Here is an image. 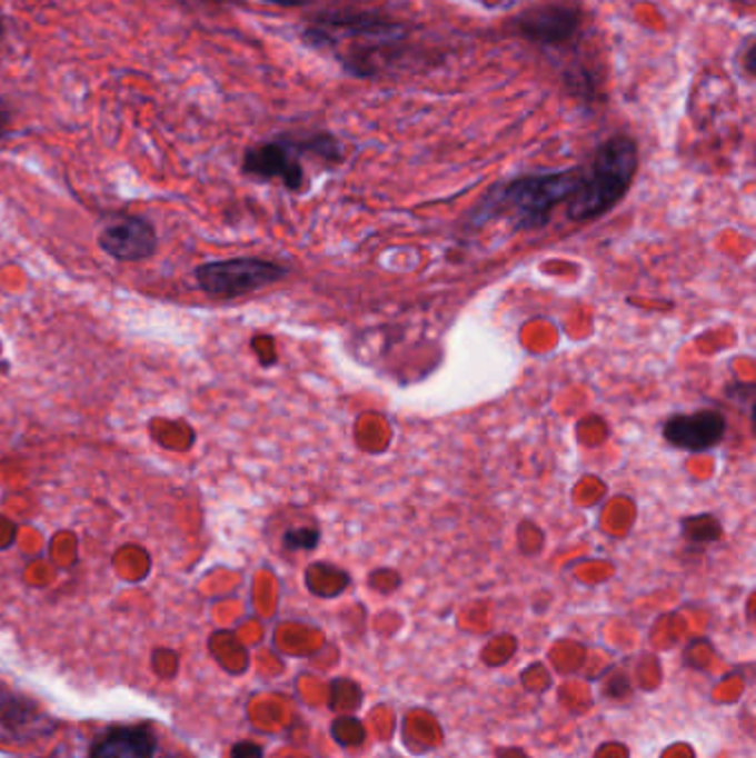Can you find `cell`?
<instances>
[{"label":"cell","instance_id":"1","mask_svg":"<svg viewBox=\"0 0 756 758\" xmlns=\"http://www.w3.org/2000/svg\"><path fill=\"white\" fill-rule=\"evenodd\" d=\"M581 167L521 176L506 184L495 187L477 209V220L508 216L515 229H541L557 205L570 200L579 187Z\"/></svg>","mask_w":756,"mask_h":758},{"label":"cell","instance_id":"2","mask_svg":"<svg viewBox=\"0 0 756 758\" xmlns=\"http://www.w3.org/2000/svg\"><path fill=\"white\" fill-rule=\"evenodd\" d=\"M639 167V149L630 136H613L597 151L568 200V218L575 222L595 220L608 213L630 189Z\"/></svg>","mask_w":756,"mask_h":758},{"label":"cell","instance_id":"3","mask_svg":"<svg viewBox=\"0 0 756 758\" xmlns=\"http://www.w3.org/2000/svg\"><path fill=\"white\" fill-rule=\"evenodd\" d=\"M305 153L318 156L327 162L342 160L340 142L329 133H316L305 140L278 138L256 144L245 153L242 169L247 176L260 180H282L287 189L298 191L305 184V169L300 162Z\"/></svg>","mask_w":756,"mask_h":758},{"label":"cell","instance_id":"4","mask_svg":"<svg viewBox=\"0 0 756 758\" xmlns=\"http://www.w3.org/2000/svg\"><path fill=\"white\" fill-rule=\"evenodd\" d=\"M287 276V269L260 258L216 260L196 269V282L211 298L233 300L269 287Z\"/></svg>","mask_w":756,"mask_h":758},{"label":"cell","instance_id":"5","mask_svg":"<svg viewBox=\"0 0 756 758\" xmlns=\"http://www.w3.org/2000/svg\"><path fill=\"white\" fill-rule=\"evenodd\" d=\"M404 27L367 13H327L318 18L307 31V44L316 49H334L345 40H367L371 44H392L401 40Z\"/></svg>","mask_w":756,"mask_h":758},{"label":"cell","instance_id":"6","mask_svg":"<svg viewBox=\"0 0 756 758\" xmlns=\"http://www.w3.org/2000/svg\"><path fill=\"white\" fill-rule=\"evenodd\" d=\"M581 27L579 9L564 2H548L526 9L517 16L515 29L521 38L537 47H561L568 44Z\"/></svg>","mask_w":756,"mask_h":758},{"label":"cell","instance_id":"7","mask_svg":"<svg viewBox=\"0 0 756 758\" xmlns=\"http://www.w3.org/2000/svg\"><path fill=\"white\" fill-rule=\"evenodd\" d=\"M56 732V721L31 699L0 688V744H31Z\"/></svg>","mask_w":756,"mask_h":758},{"label":"cell","instance_id":"8","mask_svg":"<svg viewBox=\"0 0 756 758\" xmlns=\"http://www.w3.org/2000/svg\"><path fill=\"white\" fill-rule=\"evenodd\" d=\"M98 245L118 262H140L156 253L158 236L147 218L120 216L102 227Z\"/></svg>","mask_w":756,"mask_h":758},{"label":"cell","instance_id":"9","mask_svg":"<svg viewBox=\"0 0 756 758\" xmlns=\"http://www.w3.org/2000/svg\"><path fill=\"white\" fill-rule=\"evenodd\" d=\"M726 435V417L717 410H699L693 415H679L666 421L664 437L684 450H708L717 446Z\"/></svg>","mask_w":756,"mask_h":758},{"label":"cell","instance_id":"10","mask_svg":"<svg viewBox=\"0 0 756 758\" xmlns=\"http://www.w3.org/2000/svg\"><path fill=\"white\" fill-rule=\"evenodd\" d=\"M156 737L147 726H118L93 741L89 758H153Z\"/></svg>","mask_w":756,"mask_h":758},{"label":"cell","instance_id":"11","mask_svg":"<svg viewBox=\"0 0 756 758\" xmlns=\"http://www.w3.org/2000/svg\"><path fill=\"white\" fill-rule=\"evenodd\" d=\"M287 550H314L320 541V532L316 528H291L285 532Z\"/></svg>","mask_w":756,"mask_h":758},{"label":"cell","instance_id":"12","mask_svg":"<svg viewBox=\"0 0 756 758\" xmlns=\"http://www.w3.org/2000/svg\"><path fill=\"white\" fill-rule=\"evenodd\" d=\"M231 758H265V750L253 741H240L231 748Z\"/></svg>","mask_w":756,"mask_h":758},{"label":"cell","instance_id":"13","mask_svg":"<svg viewBox=\"0 0 756 758\" xmlns=\"http://www.w3.org/2000/svg\"><path fill=\"white\" fill-rule=\"evenodd\" d=\"M9 122H11L9 109H7V104L0 100V140L7 136V131H9Z\"/></svg>","mask_w":756,"mask_h":758},{"label":"cell","instance_id":"14","mask_svg":"<svg viewBox=\"0 0 756 758\" xmlns=\"http://www.w3.org/2000/svg\"><path fill=\"white\" fill-rule=\"evenodd\" d=\"M755 44H753V40H750V44H748V49H746V71L753 76L755 73L756 64H755Z\"/></svg>","mask_w":756,"mask_h":758},{"label":"cell","instance_id":"15","mask_svg":"<svg viewBox=\"0 0 756 758\" xmlns=\"http://www.w3.org/2000/svg\"><path fill=\"white\" fill-rule=\"evenodd\" d=\"M269 4H278V7H298V4H305L307 0H265Z\"/></svg>","mask_w":756,"mask_h":758},{"label":"cell","instance_id":"16","mask_svg":"<svg viewBox=\"0 0 756 758\" xmlns=\"http://www.w3.org/2000/svg\"><path fill=\"white\" fill-rule=\"evenodd\" d=\"M2 33H4V24H2V20H0V38H2Z\"/></svg>","mask_w":756,"mask_h":758},{"label":"cell","instance_id":"17","mask_svg":"<svg viewBox=\"0 0 756 758\" xmlns=\"http://www.w3.org/2000/svg\"><path fill=\"white\" fill-rule=\"evenodd\" d=\"M213 2H222V0H213Z\"/></svg>","mask_w":756,"mask_h":758}]
</instances>
